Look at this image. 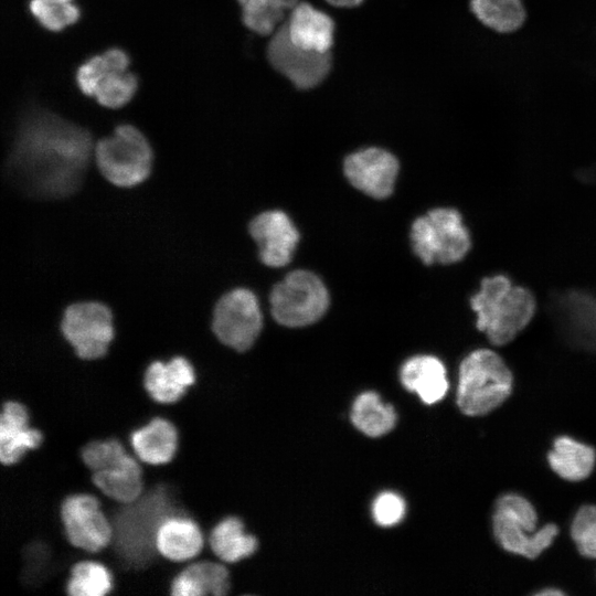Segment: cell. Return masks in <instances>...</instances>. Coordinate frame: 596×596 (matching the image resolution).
Masks as SVG:
<instances>
[{"label": "cell", "mask_w": 596, "mask_h": 596, "mask_svg": "<svg viewBox=\"0 0 596 596\" xmlns=\"http://www.w3.org/2000/svg\"><path fill=\"white\" fill-rule=\"evenodd\" d=\"M231 574L221 562L196 558L187 562L174 576L171 596H225L231 590Z\"/></svg>", "instance_id": "17"}, {"label": "cell", "mask_w": 596, "mask_h": 596, "mask_svg": "<svg viewBox=\"0 0 596 596\" xmlns=\"http://www.w3.org/2000/svg\"><path fill=\"white\" fill-rule=\"evenodd\" d=\"M564 594L562 589L551 586L536 592L535 596H563Z\"/></svg>", "instance_id": "34"}, {"label": "cell", "mask_w": 596, "mask_h": 596, "mask_svg": "<svg viewBox=\"0 0 596 596\" xmlns=\"http://www.w3.org/2000/svg\"><path fill=\"white\" fill-rule=\"evenodd\" d=\"M290 40L313 52L329 53L333 43L334 23L324 12L307 2H298L285 23Z\"/></svg>", "instance_id": "19"}, {"label": "cell", "mask_w": 596, "mask_h": 596, "mask_svg": "<svg viewBox=\"0 0 596 596\" xmlns=\"http://www.w3.org/2000/svg\"><path fill=\"white\" fill-rule=\"evenodd\" d=\"M204 546L220 561L234 564L253 555L258 542L245 531L240 518L230 515L222 518L212 528Z\"/></svg>", "instance_id": "24"}, {"label": "cell", "mask_w": 596, "mask_h": 596, "mask_svg": "<svg viewBox=\"0 0 596 596\" xmlns=\"http://www.w3.org/2000/svg\"><path fill=\"white\" fill-rule=\"evenodd\" d=\"M278 1L286 10H291L299 2V0H278Z\"/></svg>", "instance_id": "35"}, {"label": "cell", "mask_w": 596, "mask_h": 596, "mask_svg": "<svg viewBox=\"0 0 596 596\" xmlns=\"http://www.w3.org/2000/svg\"><path fill=\"white\" fill-rule=\"evenodd\" d=\"M267 56L275 70L301 89L319 85L331 67L329 53L308 51L296 45L290 40L285 23L274 32L268 43Z\"/></svg>", "instance_id": "12"}, {"label": "cell", "mask_w": 596, "mask_h": 596, "mask_svg": "<svg viewBox=\"0 0 596 596\" xmlns=\"http://www.w3.org/2000/svg\"><path fill=\"white\" fill-rule=\"evenodd\" d=\"M67 542L89 554L104 550L113 536L110 521L99 497L87 492L66 496L60 508Z\"/></svg>", "instance_id": "11"}, {"label": "cell", "mask_w": 596, "mask_h": 596, "mask_svg": "<svg viewBox=\"0 0 596 596\" xmlns=\"http://www.w3.org/2000/svg\"><path fill=\"white\" fill-rule=\"evenodd\" d=\"M114 587L109 568L96 560H78L70 567L66 583L68 596H106Z\"/></svg>", "instance_id": "27"}, {"label": "cell", "mask_w": 596, "mask_h": 596, "mask_svg": "<svg viewBox=\"0 0 596 596\" xmlns=\"http://www.w3.org/2000/svg\"><path fill=\"white\" fill-rule=\"evenodd\" d=\"M547 461L551 470L561 479L583 481L594 470L596 451L590 445L563 435L554 439L547 451Z\"/></svg>", "instance_id": "23"}, {"label": "cell", "mask_w": 596, "mask_h": 596, "mask_svg": "<svg viewBox=\"0 0 596 596\" xmlns=\"http://www.w3.org/2000/svg\"><path fill=\"white\" fill-rule=\"evenodd\" d=\"M31 14L46 30L52 32L62 31L78 21L81 11L73 2L53 3L44 0H30Z\"/></svg>", "instance_id": "30"}, {"label": "cell", "mask_w": 596, "mask_h": 596, "mask_svg": "<svg viewBox=\"0 0 596 596\" xmlns=\"http://www.w3.org/2000/svg\"><path fill=\"white\" fill-rule=\"evenodd\" d=\"M475 327L493 347H507L521 336L539 312L536 294L505 273L485 275L469 298Z\"/></svg>", "instance_id": "2"}, {"label": "cell", "mask_w": 596, "mask_h": 596, "mask_svg": "<svg viewBox=\"0 0 596 596\" xmlns=\"http://www.w3.org/2000/svg\"><path fill=\"white\" fill-rule=\"evenodd\" d=\"M570 534L582 556L596 560V504H585L576 511Z\"/></svg>", "instance_id": "31"}, {"label": "cell", "mask_w": 596, "mask_h": 596, "mask_svg": "<svg viewBox=\"0 0 596 596\" xmlns=\"http://www.w3.org/2000/svg\"><path fill=\"white\" fill-rule=\"evenodd\" d=\"M263 327V316L256 296L248 289L236 288L216 302L212 330L226 347L237 352L251 349Z\"/></svg>", "instance_id": "10"}, {"label": "cell", "mask_w": 596, "mask_h": 596, "mask_svg": "<svg viewBox=\"0 0 596 596\" xmlns=\"http://www.w3.org/2000/svg\"><path fill=\"white\" fill-rule=\"evenodd\" d=\"M179 434L175 425L162 416L152 417L130 434L134 455L145 464L170 462L178 449Z\"/></svg>", "instance_id": "20"}, {"label": "cell", "mask_w": 596, "mask_h": 596, "mask_svg": "<svg viewBox=\"0 0 596 596\" xmlns=\"http://www.w3.org/2000/svg\"><path fill=\"white\" fill-rule=\"evenodd\" d=\"M328 3L342 7V8H352L359 6L363 0H326Z\"/></svg>", "instance_id": "33"}, {"label": "cell", "mask_w": 596, "mask_h": 596, "mask_svg": "<svg viewBox=\"0 0 596 596\" xmlns=\"http://www.w3.org/2000/svg\"><path fill=\"white\" fill-rule=\"evenodd\" d=\"M44 1L53 2V3H67V2H72V0H44Z\"/></svg>", "instance_id": "36"}, {"label": "cell", "mask_w": 596, "mask_h": 596, "mask_svg": "<svg viewBox=\"0 0 596 596\" xmlns=\"http://www.w3.org/2000/svg\"><path fill=\"white\" fill-rule=\"evenodd\" d=\"M329 306V294L323 283L307 270L289 273L274 286L270 311L285 327L297 328L319 320Z\"/></svg>", "instance_id": "8"}, {"label": "cell", "mask_w": 596, "mask_h": 596, "mask_svg": "<svg viewBox=\"0 0 596 596\" xmlns=\"http://www.w3.org/2000/svg\"><path fill=\"white\" fill-rule=\"evenodd\" d=\"M92 482L103 496L118 503L132 502L145 487L141 461L129 453L117 464L92 472Z\"/></svg>", "instance_id": "22"}, {"label": "cell", "mask_w": 596, "mask_h": 596, "mask_svg": "<svg viewBox=\"0 0 596 596\" xmlns=\"http://www.w3.org/2000/svg\"><path fill=\"white\" fill-rule=\"evenodd\" d=\"M130 60L121 49L111 47L89 57L76 71L75 79L81 92L95 97L106 108H119L131 102L138 81L128 71Z\"/></svg>", "instance_id": "7"}, {"label": "cell", "mask_w": 596, "mask_h": 596, "mask_svg": "<svg viewBox=\"0 0 596 596\" xmlns=\"http://www.w3.org/2000/svg\"><path fill=\"white\" fill-rule=\"evenodd\" d=\"M538 524V512L523 496L505 493L494 502L492 533L504 551L526 560L538 558L560 533L555 523H546L540 529Z\"/></svg>", "instance_id": "4"}, {"label": "cell", "mask_w": 596, "mask_h": 596, "mask_svg": "<svg viewBox=\"0 0 596 596\" xmlns=\"http://www.w3.org/2000/svg\"><path fill=\"white\" fill-rule=\"evenodd\" d=\"M351 421L366 436L380 437L395 426L396 413L375 392H364L353 403Z\"/></svg>", "instance_id": "25"}, {"label": "cell", "mask_w": 596, "mask_h": 596, "mask_svg": "<svg viewBox=\"0 0 596 596\" xmlns=\"http://www.w3.org/2000/svg\"><path fill=\"white\" fill-rule=\"evenodd\" d=\"M513 382L512 370L500 353L489 348L475 349L459 365L457 406L470 417L488 415L510 397Z\"/></svg>", "instance_id": "3"}, {"label": "cell", "mask_w": 596, "mask_h": 596, "mask_svg": "<svg viewBox=\"0 0 596 596\" xmlns=\"http://www.w3.org/2000/svg\"><path fill=\"white\" fill-rule=\"evenodd\" d=\"M132 451L118 438L94 439L86 443L79 451L81 458L91 471L108 468Z\"/></svg>", "instance_id": "29"}, {"label": "cell", "mask_w": 596, "mask_h": 596, "mask_svg": "<svg viewBox=\"0 0 596 596\" xmlns=\"http://www.w3.org/2000/svg\"><path fill=\"white\" fill-rule=\"evenodd\" d=\"M143 387L157 403L178 402L196 381L194 366L184 356L152 361L143 371Z\"/></svg>", "instance_id": "16"}, {"label": "cell", "mask_w": 596, "mask_h": 596, "mask_svg": "<svg viewBox=\"0 0 596 596\" xmlns=\"http://www.w3.org/2000/svg\"><path fill=\"white\" fill-rule=\"evenodd\" d=\"M43 433L30 425L26 406L18 401L1 403L0 412V464L9 466L18 462L30 450L43 441Z\"/></svg>", "instance_id": "15"}, {"label": "cell", "mask_w": 596, "mask_h": 596, "mask_svg": "<svg viewBox=\"0 0 596 596\" xmlns=\"http://www.w3.org/2000/svg\"><path fill=\"white\" fill-rule=\"evenodd\" d=\"M414 253L425 265H453L472 247L461 213L454 207H435L417 217L411 231Z\"/></svg>", "instance_id": "5"}, {"label": "cell", "mask_w": 596, "mask_h": 596, "mask_svg": "<svg viewBox=\"0 0 596 596\" xmlns=\"http://www.w3.org/2000/svg\"><path fill=\"white\" fill-rule=\"evenodd\" d=\"M205 545V536L195 520L173 515L158 528L156 546L158 553L172 562H190L199 557Z\"/></svg>", "instance_id": "18"}, {"label": "cell", "mask_w": 596, "mask_h": 596, "mask_svg": "<svg viewBox=\"0 0 596 596\" xmlns=\"http://www.w3.org/2000/svg\"><path fill=\"white\" fill-rule=\"evenodd\" d=\"M92 147L86 130L54 115H43L21 127L8 170L28 195L65 198L79 188Z\"/></svg>", "instance_id": "1"}, {"label": "cell", "mask_w": 596, "mask_h": 596, "mask_svg": "<svg viewBox=\"0 0 596 596\" xmlns=\"http://www.w3.org/2000/svg\"><path fill=\"white\" fill-rule=\"evenodd\" d=\"M469 7L479 22L499 33L517 31L526 17L522 0H470Z\"/></svg>", "instance_id": "26"}, {"label": "cell", "mask_w": 596, "mask_h": 596, "mask_svg": "<svg viewBox=\"0 0 596 596\" xmlns=\"http://www.w3.org/2000/svg\"><path fill=\"white\" fill-rule=\"evenodd\" d=\"M244 24L252 31L268 35L274 33L284 19L286 9L278 0H238Z\"/></svg>", "instance_id": "28"}, {"label": "cell", "mask_w": 596, "mask_h": 596, "mask_svg": "<svg viewBox=\"0 0 596 596\" xmlns=\"http://www.w3.org/2000/svg\"><path fill=\"white\" fill-rule=\"evenodd\" d=\"M61 330L77 358L95 361L107 354L114 339L113 315L103 304L76 302L65 309Z\"/></svg>", "instance_id": "9"}, {"label": "cell", "mask_w": 596, "mask_h": 596, "mask_svg": "<svg viewBox=\"0 0 596 596\" xmlns=\"http://www.w3.org/2000/svg\"><path fill=\"white\" fill-rule=\"evenodd\" d=\"M405 512L404 499L391 491L380 493L372 504L373 519L381 526H392L400 523Z\"/></svg>", "instance_id": "32"}, {"label": "cell", "mask_w": 596, "mask_h": 596, "mask_svg": "<svg viewBox=\"0 0 596 596\" xmlns=\"http://www.w3.org/2000/svg\"><path fill=\"white\" fill-rule=\"evenodd\" d=\"M249 233L259 247L260 260L269 267L287 265L299 241L297 228L281 211H267L254 217Z\"/></svg>", "instance_id": "14"}, {"label": "cell", "mask_w": 596, "mask_h": 596, "mask_svg": "<svg viewBox=\"0 0 596 596\" xmlns=\"http://www.w3.org/2000/svg\"><path fill=\"white\" fill-rule=\"evenodd\" d=\"M400 375L404 387L415 392L426 404L441 401L449 389L446 368L433 355H416L408 359L403 364Z\"/></svg>", "instance_id": "21"}, {"label": "cell", "mask_w": 596, "mask_h": 596, "mask_svg": "<svg viewBox=\"0 0 596 596\" xmlns=\"http://www.w3.org/2000/svg\"><path fill=\"white\" fill-rule=\"evenodd\" d=\"M344 174L350 183L374 199L391 195L398 173V161L386 150L366 148L348 156Z\"/></svg>", "instance_id": "13"}, {"label": "cell", "mask_w": 596, "mask_h": 596, "mask_svg": "<svg viewBox=\"0 0 596 596\" xmlns=\"http://www.w3.org/2000/svg\"><path fill=\"white\" fill-rule=\"evenodd\" d=\"M95 159L106 180L117 187L130 188L148 178L152 150L138 128L120 125L111 136L98 140Z\"/></svg>", "instance_id": "6"}]
</instances>
